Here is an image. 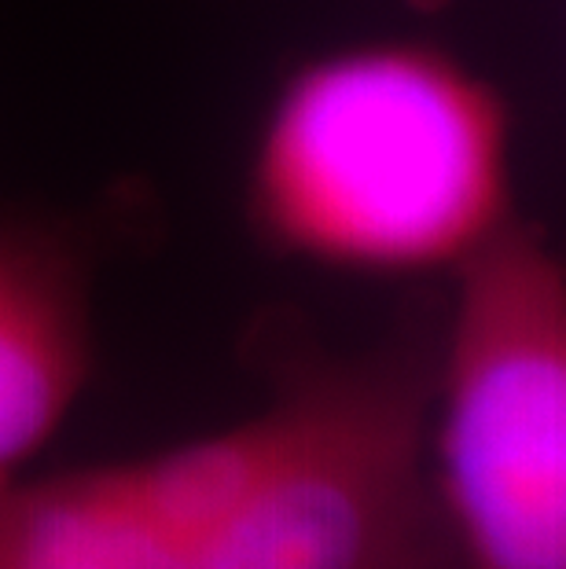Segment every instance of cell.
I'll return each mask as SVG.
<instances>
[{"mask_svg":"<svg viewBox=\"0 0 566 569\" xmlns=\"http://www.w3.org/2000/svg\"><path fill=\"white\" fill-rule=\"evenodd\" d=\"M504 92L427 41H360L295 63L244 180L258 243L368 280L449 276L515 217Z\"/></svg>","mask_w":566,"mask_h":569,"instance_id":"1","label":"cell"},{"mask_svg":"<svg viewBox=\"0 0 566 569\" xmlns=\"http://www.w3.org/2000/svg\"><path fill=\"white\" fill-rule=\"evenodd\" d=\"M441 312L419 287L368 346L258 312L239 346L261 382L255 445L199 569H460L427 467Z\"/></svg>","mask_w":566,"mask_h":569,"instance_id":"2","label":"cell"},{"mask_svg":"<svg viewBox=\"0 0 566 569\" xmlns=\"http://www.w3.org/2000/svg\"><path fill=\"white\" fill-rule=\"evenodd\" d=\"M445 295L427 467L460 569H566V269L515 221Z\"/></svg>","mask_w":566,"mask_h":569,"instance_id":"3","label":"cell"},{"mask_svg":"<svg viewBox=\"0 0 566 569\" xmlns=\"http://www.w3.org/2000/svg\"><path fill=\"white\" fill-rule=\"evenodd\" d=\"M250 416L132 459L0 486V569H199V543L247 467Z\"/></svg>","mask_w":566,"mask_h":569,"instance_id":"4","label":"cell"},{"mask_svg":"<svg viewBox=\"0 0 566 569\" xmlns=\"http://www.w3.org/2000/svg\"><path fill=\"white\" fill-rule=\"evenodd\" d=\"M115 210L0 202V486L30 475L92 382L96 272L122 228Z\"/></svg>","mask_w":566,"mask_h":569,"instance_id":"5","label":"cell"},{"mask_svg":"<svg viewBox=\"0 0 566 569\" xmlns=\"http://www.w3.org/2000/svg\"><path fill=\"white\" fill-rule=\"evenodd\" d=\"M408 4H413L416 11H441L449 0H408Z\"/></svg>","mask_w":566,"mask_h":569,"instance_id":"6","label":"cell"}]
</instances>
